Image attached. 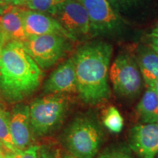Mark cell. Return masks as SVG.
Returning <instances> with one entry per match:
<instances>
[{
  "instance_id": "6da1fadb",
  "label": "cell",
  "mask_w": 158,
  "mask_h": 158,
  "mask_svg": "<svg viewBox=\"0 0 158 158\" xmlns=\"http://www.w3.org/2000/svg\"><path fill=\"white\" fill-rule=\"evenodd\" d=\"M113 47L104 41L88 43L74 55L77 91L85 103L98 105L110 95L108 84Z\"/></svg>"
},
{
  "instance_id": "7a4b0ae2",
  "label": "cell",
  "mask_w": 158,
  "mask_h": 158,
  "mask_svg": "<svg viewBox=\"0 0 158 158\" xmlns=\"http://www.w3.org/2000/svg\"><path fill=\"white\" fill-rule=\"evenodd\" d=\"M43 78L39 65L23 43L10 42L0 59V90L10 102H19L37 89Z\"/></svg>"
},
{
  "instance_id": "3957f363",
  "label": "cell",
  "mask_w": 158,
  "mask_h": 158,
  "mask_svg": "<svg viewBox=\"0 0 158 158\" xmlns=\"http://www.w3.org/2000/svg\"><path fill=\"white\" fill-rule=\"evenodd\" d=\"M104 133L95 118L81 116L75 118L64 133V147L76 158H94L103 141Z\"/></svg>"
},
{
  "instance_id": "277c9868",
  "label": "cell",
  "mask_w": 158,
  "mask_h": 158,
  "mask_svg": "<svg viewBox=\"0 0 158 158\" xmlns=\"http://www.w3.org/2000/svg\"><path fill=\"white\" fill-rule=\"evenodd\" d=\"M68 100L63 94H48L37 98L29 106L32 133L48 135L62 124L68 109Z\"/></svg>"
},
{
  "instance_id": "5b68a950",
  "label": "cell",
  "mask_w": 158,
  "mask_h": 158,
  "mask_svg": "<svg viewBox=\"0 0 158 158\" xmlns=\"http://www.w3.org/2000/svg\"><path fill=\"white\" fill-rule=\"evenodd\" d=\"M89 18L92 36L110 38L122 37L129 23L111 7L108 0H79Z\"/></svg>"
},
{
  "instance_id": "8992f818",
  "label": "cell",
  "mask_w": 158,
  "mask_h": 158,
  "mask_svg": "<svg viewBox=\"0 0 158 158\" xmlns=\"http://www.w3.org/2000/svg\"><path fill=\"white\" fill-rule=\"evenodd\" d=\"M109 78L115 93L121 98L133 99L139 94L142 76L135 59L127 53L118 54L109 69Z\"/></svg>"
},
{
  "instance_id": "52a82bcc",
  "label": "cell",
  "mask_w": 158,
  "mask_h": 158,
  "mask_svg": "<svg viewBox=\"0 0 158 158\" xmlns=\"http://www.w3.org/2000/svg\"><path fill=\"white\" fill-rule=\"evenodd\" d=\"M67 39L60 35H43L28 37L23 44L40 68L47 69L63 56L68 46Z\"/></svg>"
},
{
  "instance_id": "ba28073f",
  "label": "cell",
  "mask_w": 158,
  "mask_h": 158,
  "mask_svg": "<svg viewBox=\"0 0 158 158\" xmlns=\"http://www.w3.org/2000/svg\"><path fill=\"white\" fill-rule=\"evenodd\" d=\"M54 15L73 40L92 35L87 11L79 0H67Z\"/></svg>"
},
{
  "instance_id": "9c48e42d",
  "label": "cell",
  "mask_w": 158,
  "mask_h": 158,
  "mask_svg": "<svg viewBox=\"0 0 158 158\" xmlns=\"http://www.w3.org/2000/svg\"><path fill=\"white\" fill-rule=\"evenodd\" d=\"M141 158H155L158 154V124L143 123L130 132L129 146Z\"/></svg>"
},
{
  "instance_id": "30bf717a",
  "label": "cell",
  "mask_w": 158,
  "mask_h": 158,
  "mask_svg": "<svg viewBox=\"0 0 158 158\" xmlns=\"http://www.w3.org/2000/svg\"><path fill=\"white\" fill-rule=\"evenodd\" d=\"M21 10L23 18V28L27 37L56 34L63 35L72 40L55 18L50 17L45 13L31 10H29L21 9Z\"/></svg>"
},
{
  "instance_id": "8fae6325",
  "label": "cell",
  "mask_w": 158,
  "mask_h": 158,
  "mask_svg": "<svg viewBox=\"0 0 158 158\" xmlns=\"http://www.w3.org/2000/svg\"><path fill=\"white\" fill-rule=\"evenodd\" d=\"M45 94H66L78 92L73 57L60 64L45 81Z\"/></svg>"
},
{
  "instance_id": "7c38bea8",
  "label": "cell",
  "mask_w": 158,
  "mask_h": 158,
  "mask_svg": "<svg viewBox=\"0 0 158 158\" xmlns=\"http://www.w3.org/2000/svg\"><path fill=\"white\" fill-rule=\"evenodd\" d=\"M10 127L18 150H24L33 146L29 106L20 104L13 108L10 114Z\"/></svg>"
},
{
  "instance_id": "4fadbf2b",
  "label": "cell",
  "mask_w": 158,
  "mask_h": 158,
  "mask_svg": "<svg viewBox=\"0 0 158 158\" xmlns=\"http://www.w3.org/2000/svg\"><path fill=\"white\" fill-rule=\"evenodd\" d=\"M0 34L7 43H23L28 39L23 28L21 8L9 5L0 14Z\"/></svg>"
},
{
  "instance_id": "5bb4252c",
  "label": "cell",
  "mask_w": 158,
  "mask_h": 158,
  "mask_svg": "<svg viewBox=\"0 0 158 158\" xmlns=\"http://www.w3.org/2000/svg\"><path fill=\"white\" fill-rule=\"evenodd\" d=\"M116 13L124 21H142L155 8L157 0H108Z\"/></svg>"
},
{
  "instance_id": "9a60e30c",
  "label": "cell",
  "mask_w": 158,
  "mask_h": 158,
  "mask_svg": "<svg viewBox=\"0 0 158 158\" xmlns=\"http://www.w3.org/2000/svg\"><path fill=\"white\" fill-rule=\"evenodd\" d=\"M135 60L144 82L148 87H152L158 78V54L151 47L141 46Z\"/></svg>"
},
{
  "instance_id": "2e32d148",
  "label": "cell",
  "mask_w": 158,
  "mask_h": 158,
  "mask_svg": "<svg viewBox=\"0 0 158 158\" xmlns=\"http://www.w3.org/2000/svg\"><path fill=\"white\" fill-rule=\"evenodd\" d=\"M143 123H156L158 116V96L153 87H148L136 108Z\"/></svg>"
},
{
  "instance_id": "e0dca14e",
  "label": "cell",
  "mask_w": 158,
  "mask_h": 158,
  "mask_svg": "<svg viewBox=\"0 0 158 158\" xmlns=\"http://www.w3.org/2000/svg\"><path fill=\"white\" fill-rule=\"evenodd\" d=\"M0 143L8 153L19 151L12 138L10 127V114L0 108Z\"/></svg>"
},
{
  "instance_id": "ac0fdd59",
  "label": "cell",
  "mask_w": 158,
  "mask_h": 158,
  "mask_svg": "<svg viewBox=\"0 0 158 158\" xmlns=\"http://www.w3.org/2000/svg\"><path fill=\"white\" fill-rule=\"evenodd\" d=\"M67 0H26L27 5L31 10L55 15Z\"/></svg>"
},
{
  "instance_id": "d6986e66",
  "label": "cell",
  "mask_w": 158,
  "mask_h": 158,
  "mask_svg": "<svg viewBox=\"0 0 158 158\" xmlns=\"http://www.w3.org/2000/svg\"><path fill=\"white\" fill-rule=\"evenodd\" d=\"M102 123L110 133H118L124 127V118L117 108L110 106L105 112Z\"/></svg>"
},
{
  "instance_id": "ffe728a7",
  "label": "cell",
  "mask_w": 158,
  "mask_h": 158,
  "mask_svg": "<svg viewBox=\"0 0 158 158\" xmlns=\"http://www.w3.org/2000/svg\"><path fill=\"white\" fill-rule=\"evenodd\" d=\"M97 158H133L132 150L125 144H114L104 149Z\"/></svg>"
},
{
  "instance_id": "44dd1931",
  "label": "cell",
  "mask_w": 158,
  "mask_h": 158,
  "mask_svg": "<svg viewBox=\"0 0 158 158\" xmlns=\"http://www.w3.org/2000/svg\"><path fill=\"white\" fill-rule=\"evenodd\" d=\"M40 147L31 146L24 150H19L14 153H8L9 158H40Z\"/></svg>"
},
{
  "instance_id": "7402d4cb",
  "label": "cell",
  "mask_w": 158,
  "mask_h": 158,
  "mask_svg": "<svg viewBox=\"0 0 158 158\" xmlns=\"http://www.w3.org/2000/svg\"><path fill=\"white\" fill-rule=\"evenodd\" d=\"M150 47L158 54V37L149 36Z\"/></svg>"
},
{
  "instance_id": "603a6c76",
  "label": "cell",
  "mask_w": 158,
  "mask_h": 158,
  "mask_svg": "<svg viewBox=\"0 0 158 158\" xmlns=\"http://www.w3.org/2000/svg\"><path fill=\"white\" fill-rule=\"evenodd\" d=\"M9 5L14 6H23L26 4V0H7Z\"/></svg>"
},
{
  "instance_id": "cb8c5ba5",
  "label": "cell",
  "mask_w": 158,
  "mask_h": 158,
  "mask_svg": "<svg viewBox=\"0 0 158 158\" xmlns=\"http://www.w3.org/2000/svg\"><path fill=\"white\" fill-rule=\"evenodd\" d=\"M7 44V43H6L5 39L3 38V37L2 36L1 34H0V59H1L2 53V50H3L4 47H5Z\"/></svg>"
},
{
  "instance_id": "d4e9b609",
  "label": "cell",
  "mask_w": 158,
  "mask_h": 158,
  "mask_svg": "<svg viewBox=\"0 0 158 158\" xmlns=\"http://www.w3.org/2000/svg\"><path fill=\"white\" fill-rule=\"evenodd\" d=\"M150 37H158V23L156 24V26L154 27V29L152 31V32L149 35Z\"/></svg>"
},
{
  "instance_id": "484cf974",
  "label": "cell",
  "mask_w": 158,
  "mask_h": 158,
  "mask_svg": "<svg viewBox=\"0 0 158 158\" xmlns=\"http://www.w3.org/2000/svg\"><path fill=\"white\" fill-rule=\"evenodd\" d=\"M8 5H9V4L7 3V0H0V6H1V7H2V8L3 10Z\"/></svg>"
},
{
  "instance_id": "4316f807",
  "label": "cell",
  "mask_w": 158,
  "mask_h": 158,
  "mask_svg": "<svg viewBox=\"0 0 158 158\" xmlns=\"http://www.w3.org/2000/svg\"><path fill=\"white\" fill-rule=\"evenodd\" d=\"M152 87L154 88V89H155L156 93H157V96H158V78L156 80V81L155 82V84H154Z\"/></svg>"
},
{
  "instance_id": "83f0119b",
  "label": "cell",
  "mask_w": 158,
  "mask_h": 158,
  "mask_svg": "<svg viewBox=\"0 0 158 158\" xmlns=\"http://www.w3.org/2000/svg\"><path fill=\"white\" fill-rule=\"evenodd\" d=\"M0 158H9L8 153L2 154V155H0Z\"/></svg>"
},
{
  "instance_id": "f1b7e54d",
  "label": "cell",
  "mask_w": 158,
  "mask_h": 158,
  "mask_svg": "<svg viewBox=\"0 0 158 158\" xmlns=\"http://www.w3.org/2000/svg\"><path fill=\"white\" fill-rule=\"evenodd\" d=\"M2 148H3V147L1 145V143H0V155H2V154H5V153L3 152Z\"/></svg>"
},
{
  "instance_id": "f546056e",
  "label": "cell",
  "mask_w": 158,
  "mask_h": 158,
  "mask_svg": "<svg viewBox=\"0 0 158 158\" xmlns=\"http://www.w3.org/2000/svg\"><path fill=\"white\" fill-rule=\"evenodd\" d=\"M64 158H76V157H75L72 155H67V156H65V157H64Z\"/></svg>"
},
{
  "instance_id": "4dcf8cb0",
  "label": "cell",
  "mask_w": 158,
  "mask_h": 158,
  "mask_svg": "<svg viewBox=\"0 0 158 158\" xmlns=\"http://www.w3.org/2000/svg\"><path fill=\"white\" fill-rule=\"evenodd\" d=\"M2 11H3V10H2V7H1V6H0V14H2Z\"/></svg>"
},
{
  "instance_id": "1f68e13d",
  "label": "cell",
  "mask_w": 158,
  "mask_h": 158,
  "mask_svg": "<svg viewBox=\"0 0 158 158\" xmlns=\"http://www.w3.org/2000/svg\"><path fill=\"white\" fill-rule=\"evenodd\" d=\"M156 123L158 124V116H157V120H156Z\"/></svg>"
},
{
  "instance_id": "d6a6232c",
  "label": "cell",
  "mask_w": 158,
  "mask_h": 158,
  "mask_svg": "<svg viewBox=\"0 0 158 158\" xmlns=\"http://www.w3.org/2000/svg\"></svg>"
}]
</instances>
